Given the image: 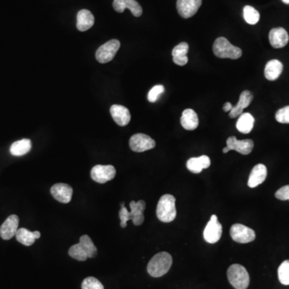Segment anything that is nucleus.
I'll return each instance as SVG.
<instances>
[{
	"label": "nucleus",
	"instance_id": "nucleus-28",
	"mask_svg": "<svg viewBox=\"0 0 289 289\" xmlns=\"http://www.w3.org/2000/svg\"><path fill=\"white\" fill-rule=\"evenodd\" d=\"M79 242L81 243V246L84 247L85 251L87 252L89 258H94L96 256V254H97V249H96V246L94 245V242L92 241L90 236H86V235L81 236Z\"/></svg>",
	"mask_w": 289,
	"mask_h": 289
},
{
	"label": "nucleus",
	"instance_id": "nucleus-31",
	"mask_svg": "<svg viewBox=\"0 0 289 289\" xmlns=\"http://www.w3.org/2000/svg\"><path fill=\"white\" fill-rule=\"evenodd\" d=\"M278 277L282 285H289V260H285L279 267Z\"/></svg>",
	"mask_w": 289,
	"mask_h": 289
},
{
	"label": "nucleus",
	"instance_id": "nucleus-5",
	"mask_svg": "<svg viewBox=\"0 0 289 289\" xmlns=\"http://www.w3.org/2000/svg\"><path fill=\"white\" fill-rule=\"evenodd\" d=\"M121 43L118 40H111L101 45L96 51V59L100 64H106L115 57L119 50Z\"/></svg>",
	"mask_w": 289,
	"mask_h": 289
},
{
	"label": "nucleus",
	"instance_id": "nucleus-35",
	"mask_svg": "<svg viewBox=\"0 0 289 289\" xmlns=\"http://www.w3.org/2000/svg\"><path fill=\"white\" fill-rule=\"evenodd\" d=\"M275 196L276 198L282 201H286V200L289 201V185L284 186L280 188L275 193Z\"/></svg>",
	"mask_w": 289,
	"mask_h": 289
},
{
	"label": "nucleus",
	"instance_id": "nucleus-4",
	"mask_svg": "<svg viewBox=\"0 0 289 289\" xmlns=\"http://www.w3.org/2000/svg\"><path fill=\"white\" fill-rule=\"evenodd\" d=\"M230 284L236 289H247L250 283V277L246 268L241 264H232L228 270Z\"/></svg>",
	"mask_w": 289,
	"mask_h": 289
},
{
	"label": "nucleus",
	"instance_id": "nucleus-22",
	"mask_svg": "<svg viewBox=\"0 0 289 289\" xmlns=\"http://www.w3.org/2000/svg\"><path fill=\"white\" fill-rule=\"evenodd\" d=\"M189 45L186 42H182L175 46L172 50L173 61L179 66H184L188 63L187 52Z\"/></svg>",
	"mask_w": 289,
	"mask_h": 289
},
{
	"label": "nucleus",
	"instance_id": "nucleus-30",
	"mask_svg": "<svg viewBox=\"0 0 289 289\" xmlns=\"http://www.w3.org/2000/svg\"><path fill=\"white\" fill-rule=\"evenodd\" d=\"M68 255L78 261H85L89 258L87 252L85 251L80 242L70 247V249L68 250Z\"/></svg>",
	"mask_w": 289,
	"mask_h": 289
},
{
	"label": "nucleus",
	"instance_id": "nucleus-38",
	"mask_svg": "<svg viewBox=\"0 0 289 289\" xmlns=\"http://www.w3.org/2000/svg\"><path fill=\"white\" fill-rule=\"evenodd\" d=\"M229 151H230L229 148H228V146H226L225 148H223V153H228V152H229Z\"/></svg>",
	"mask_w": 289,
	"mask_h": 289
},
{
	"label": "nucleus",
	"instance_id": "nucleus-21",
	"mask_svg": "<svg viewBox=\"0 0 289 289\" xmlns=\"http://www.w3.org/2000/svg\"><path fill=\"white\" fill-rule=\"evenodd\" d=\"M95 19L91 11L89 10H81L77 14V28L80 32H86L94 26Z\"/></svg>",
	"mask_w": 289,
	"mask_h": 289
},
{
	"label": "nucleus",
	"instance_id": "nucleus-27",
	"mask_svg": "<svg viewBox=\"0 0 289 289\" xmlns=\"http://www.w3.org/2000/svg\"><path fill=\"white\" fill-rule=\"evenodd\" d=\"M18 242L25 246H32L36 241V238L34 232H32L25 228H19L15 235Z\"/></svg>",
	"mask_w": 289,
	"mask_h": 289
},
{
	"label": "nucleus",
	"instance_id": "nucleus-29",
	"mask_svg": "<svg viewBox=\"0 0 289 289\" xmlns=\"http://www.w3.org/2000/svg\"><path fill=\"white\" fill-rule=\"evenodd\" d=\"M259 11L251 6H245L243 8V18L247 24L255 25L259 20Z\"/></svg>",
	"mask_w": 289,
	"mask_h": 289
},
{
	"label": "nucleus",
	"instance_id": "nucleus-18",
	"mask_svg": "<svg viewBox=\"0 0 289 289\" xmlns=\"http://www.w3.org/2000/svg\"><path fill=\"white\" fill-rule=\"evenodd\" d=\"M268 175V170L263 164H258L253 167L249 175L247 185L250 188H255L264 183Z\"/></svg>",
	"mask_w": 289,
	"mask_h": 289
},
{
	"label": "nucleus",
	"instance_id": "nucleus-33",
	"mask_svg": "<svg viewBox=\"0 0 289 289\" xmlns=\"http://www.w3.org/2000/svg\"><path fill=\"white\" fill-rule=\"evenodd\" d=\"M165 91V88L163 85H157L153 86L148 94V100L149 102L153 103L157 101V99L159 98L160 95H162Z\"/></svg>",
	"mask_w": 289,
	"mask_h": 289
},
{
	"label": "nucleus",
	"instance_id": "nucleus-9",
	"mask_svg": "<svg viewBox=\"0 0 289 289\" xmlns=\"http://www.w3.org/2000/svg\"><path fill=\"white\" fill-rule=\"evenodd\" d=\"M116 176V169L114 166L108 165H97L94 166L91 170V178L96 183H107L108 181L113 180Z\"/></svg>",
	"mask_w": 289,
	"mask_h": 289
},
{
	"label": "nucleus",
	"instance_id": "nucleus-13",
	"mask_svg": "<svg viewBox=\"0 0 289 289\" xmlns=\"http://www.w3.org/2000/svg\"><path fill=\"white\" fill-rule=\"evenodd\" d=\"M130 211L128 212V219L132 220L133 223L135 226H140L143 224L144 220V209L146 207L145 202L143 200H140L139 202L132 201L130 202Z\"/></svg>",
	"mask_w": 289,
	"mask_h": 289
},
{
	"label": "nucleus",
	"instance_id": "nucleus-8",
	"mask_svg": "<svg viewBox=\"0 0 289 289\" xmlns=\"http://www.w3.org/2000/svg\"><path fill=\"white\" fill-rule=\"evenodd\" d=\"M155 145V141L146 134H134L130 139V149L137 153H142L153 149Z\"/></svg>",
	"mask_w": 289,
	"mask_h": 289
},
{
	"label": "nucleus",
	"instance_id": "nucleus-23",
	"mask_svg": "<svg viewBox=\"0 0 289 289\" xmlns=\"http://www.w3.org/2000/svg\"><path fill=\"white\" fill-rule=\"evenodd\" d=\"M181 124L185 130H195L198 126V115L192 108H187L182 114Z\"/></svg>",
	"mask_w": 289,
	"mask_h": 289
},
{
	"label": "nucleus",
	"instance_id": "nucleus-3",
	"mask_svg": "<svg viewBox=\"0 0 289 289\" xmlns=\"http://www.w3.org/2000/svg\"><path fill=\"white\" fill-rule=\"evenodd\" d=\"M213 51L217 57L222 59H232L237 60L242 55V50L240 48L236 47L224 37H219L215 40L213 45Z\"/></svg>",
	"mask_w": 289,
	"mask_h": 289
},
{
	"label": "nucleus",
	"instance_id": "nucleus-14",
	"mask_svg": "<svg viewBox=\"0 0 289 289\" xmlns=\"http://www.w3.org/2000/svg\"><path fill=\"white\" fill-rule=\"evenodd\" d=\"M73 190L72 187L65 183H57L51 188V195L58 202L68 203L72 199Z\"/></svg>",
	"mask_w": 289,
	"mask_h": 289
},
{
	"label": "nucleus",
	"instance_id": "nucleus-15",
	"mask_svg": "<svg viewBox=\"0 0 289 289\" xmlns=\"http://www.w3.org/2000/svg\"><path fill=\"white\" fill-rule=\"evenodd\" d=\"M113 6L117 12H124L125 9L128 8L135 17L143 15V8L136 0H113Z\"/></svg>",
	"mask_w": 289,
	"mask_h": 289
},
{
	"label": "nucleus",
	"instance_id": "nucleus-1",
	"mask_svg": "<svg viewBox=\"0 0 289 289\" xmlns=\"http://www.w3.org/2000/svg\"><path fill=\"white\" fill-rule=\"evenodd\" d=\"M172 263V256L169 253L166 251L157 253L149 262L147 271L151 277H163L170 270Z\"/></svg>",
	"mask_w": 289,
	"mask_h": 289
},
{
	"label": "nucleus",
	"instance_id": "nucleus-24",
	"mask_svg": "<svg viewBox=\"0 0 289 289\" xmlns=\"http://www.w3.org/2000/svg\"><path fill=\"white\" fill-rule=\"evenodd\" d=\"M283 64L278 60H272L266 64L264 76L268 81H276L283 72Z\"/></svg>",
	"mask_w": 289,
	"mask_h": 289
},
{
	"label": "nucleus",
	"instance_id": "nucleus-12",
	"mask_svg": "<svg viewBox=\"0 0 289 289\" xmlns=\"http://www.w3.org/2000/svg\"><path fill=\"white\" fill-rule=\"evenodd\" d=\"M227 146L229 148L230 151L236 150L242 155H247L252 151L254 143L250 139L238 140L236 137L232 136L227 140Z\"/></svg>",
	"mask_w": 289,
	"mask_h": 289
},
{
	"label": "nucleus",
	"instance_id": "nucleus-7",
	"mask_svg": "<svg viewBox=\"0 0 289 289\" xmlns=\"http://www.w3.org/2000/svg\"><path fill=\"white\" fill-rule=\"evenodd\" d=\"M223 233V227L219 223L216 215H213L208 223L206 224L203 232V237L206 242L208 243H215L219 242Z\"/></svg>",
	"mask_w": 289,
	"mask_h": 289
},
{
	"label": "nucleus",
	"instance_id": "nucleus-16",
	"mask_svg": "<svg viewBox=\"0 0 289 289\" xmlns=\"http://www.w3.org/2000/svg\"><path fill=\"white\" fill-rule=\"evenodd\" d=\"M289 41V34L285 28H273L269 32V41L274 48H282L285 47Z\"/></svg>",
	"mask_w": 289,
	"mask_h": 289
},
{
	"label": "nucleus",
	"instance_id": "nucleus-39",
	"mask_svg": "<svg viewBox=\"0 0 289 289\" xmlns=\"http://www.w3.org/2000/svg\"><path fill=\"white\" fill-rule=\"evenodd\" d=\"M282 1H283V2H285V3H286V4H289V0H282Z\"/></svg>",
	"mask_w": 289,
	"mask_h": 289
},
{
	"label": "nucleus",
	"instance_id": "nucleus-6",
	"mask_svg": "<svg viewBox=\"0 0 289 289\" xmlns=\"http://www.w3.org/2000/svg\"><path fill=\"white\" fill-rule=\"evenodd\" d=\"M230 235L233 241L239 243H247L255 241V232L245 225L236 223L232 226Z\"/></svg>",
	"mask_w": 289,
	"mask_h": 289
},
{
	"label": "nucleus",
	"instance_id": "nucleus-19",
	"mask_svg": "<svg viewBox=\"0 0 289 289\" xmlns=\"http://www.w3.org/2000/svg\"><path fill=\"white\" fill-rule=\"evenodd\" d=\"M253 100V94L248 90L242 92L240 96L238 104L233 106L232 110L230 111L229 117L231 118H236L241 116L245 108L250 105Z\"/></svg>",
	"mask_w": 289,
	"mask_h": 289
},
{
	"label": "nucleus",
	"instance_id": "nucleus-25",
	"mask_svg": "<svg viewBox=\"0 0 289 289\" xmlns=\"http://www.w3.org/2000/svg\"><path fill=\"white\" fill-rule=\"evenodd\" d=\"M255 124V118L248 113H242L239 117L236 122V128L242 134H249L251 132Z\"/></svg>",
	"mask_w": 289,
	"mask_h": 289
},
{
	"label": "nucleus",
	"instance_id": "nucleus-34",
	"mask_svg": "<svg viewBox=\"0 0 289 289\" xmlns=\"http://www.w3.org/2000/svg\"><path fill=\"white\" fill-rule=\"evenodd\" d=\"M276 120L280 123L289 124V105L277 111L276 113Z\"/></svg>",
	"mask_w": 289,
	"mask_h": 289
},
{
	"label": "nucleus",
	"instance_id": "nucleus-10",
	"mask_svg": "<svg viewBox=\"0 0 289 289\" xmlns=\"http://www.w3.org/2000/svg\"><path fill=\"white\" fill-rule=\"evenodd\" d=\"M202 0H178L177 10L184 19H189L195 15L202 5Z\"/></svg>",
	"mask_w": 289,
	"mask_h": 289
},
{
	"label": "nucleus",
	"instance_id": "nucleus-11",
	"mask_svg": "<svg viewBox=\"0 0 289 289\" xmlns=\"http://www.w3.org/2000/svg\"><path fill=\"white\" fill-rule=\"evenodd\" d=\"M19 217L11 215L5 220L0 227V236L4 241H9L15 236L19 228Z\"/></svg>",
	"mask_w": 289,
	"mask_h": 289
},
{
	"label": "nucleus",
	"instance_id": "nucleus-26",
	"mask_svg": "<svg viewBox=\"0 0 289 289\" xmlns=\"http://www.w3.org/2000/svg\"><path fill=\"white\" fill-rule=\"evenodd\" d=\"M32 149V142L29 139H22L11 144L10 152L13 156H23Z\"/></svg>",
	"mask_w": 289,
	"mask_h": 289
},
{
	"label": "nucleus",
	"instance_id": "nucleus-20",
	"mask_svg": "<svg viewBox=\"0 0 289 289\" xmlns=\"http://www.w3.org/2000/svg\"><path fill=\"white\" fill-rule=\"evenodd\" d=\"M211 166V159L208 156L202 155L198 157H192L187 162V167L191 172L199 174L202 170L209 168Z\"/></svg>",
	"mask_w": 289,
	"mask_h": 289
},
{
	"label": "nucleus",
	"instance_id": "nucleus-2",
	"mask_svg": "<svg viewBox=\"0 0 289 289\" xmlns=\"http://www.w3.org/2000/svg\"><path fill=\"white\" fill-rule=\"evenodd\" d=\"M175 201V197L171 194H164L160 198L156 211L157 219L160 221L170 223L175 220L177 215Z\"/></svg>",
	"mask_w": 289,
	"mask_h": 289
},
{
	"label": "nucleus",
	"instance_id": "nucleus-37",
	"mask_svg": "<svg viewBox=\"0 0 289 289\" xmlns=\"http://www.w3.org/2000/svg\"><path fill=\"white\" fill-rule=\"evenodd\" d=\"M232 108H233V106L230 102L225 103V104L223 105V110L225 111V112H230V111L232 110Z\"/></svg>",
	"mask_w": 289,
	"mask_h": 289
},
{
	"label": "nucleus",
	"instance_id": "nucleus-17",
	"mask_svg": "<svg viewBox=\"0 0 289 289\" xmlns=\"http://www.w3.org/2000/svg\"><path fill=\"white\" fill-rule=\"evenodd\" d=\"M111 116L120 126H126L130 123L131 115L127 108L120 104H113L110 108Z\"/></svg>",
	"mask_w": 289,
	"mask_h": 289
},
{
	"label": "nucleus",
	"instance_id": "nucleus-36",
	"mask_svg": "<svg viewBox=\"0 0 289 289\" xmlns=\"http://www.w3.org/2000/svg\"><path fill=\"white\" fill-rule=\"evenodd\" d=\"M127 208L125 206V203H122L121 206V210L119 211V218L121 220V227L122 228H126L127 226V222L129 221L128 219Z\"/></svg>",
	"mask_w": 289,
	"mask_h": 289
},
{
	"label": "nucleus",
	"instance_id": "nucleus-32",
	"mask_svg": "<svg viewBox=\"0 0 289 289\" xmlns=\"http://www.w3.org/2000/svg\"><path fill=\"white\" fill-rule=\"evenodd\" d=\"M81 288L82 289H104L102 284L97 279L91 277L85 279Z\"/></svg>",
	"mask_w": 289,
	"mask_h": 289
}]
</instances>
